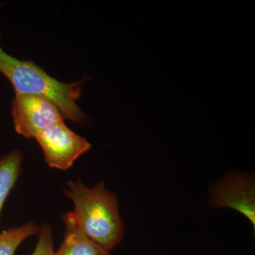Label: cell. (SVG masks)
Listing matches in <instances>:
<instances>
[{
	"label": "cell",
	"mask_w": 255,
	"mask_h": 255,
	"mask_svg": "<svg viewBox=\"0 0 255 255\" xmlns=\"http://www.w3.org/2000/svg\"><path fill=\"white\" fill-rule=\"evenodd\" d=\"M39 231L36 223L28 222L0 233V255H14L24 240L39 233Z\"/></svg>",
	"instance_id": "ba28073f"
},
{
	"label": "cell",
	"mask_w": 255,
	"mask_h": 255,
	"mask_svg": "<svg viewBox=\"0 0 255 255\" xmlns=\"http://www.w3.org/2000/svg\"><path fill=\"white\" fill-rule=\"evenodd\" d=\"M11 116L16 132L28 138H36L42 130L65 119L52 101L33 95H15Z\"/></svg>",
	"instance_id": "3957f363"
},
{
	"label": "cell",
	"mask_w": 255,
	"mask_h": 255,
	"mask_svg": "<svg viewBox=\"0 0 255 255\" xmlns=\"http://www.w3.org/2000/svg\"><path fill=\"white\" fill-rule=\"evenodd\" d=\"M65 194L73 201L72 215L80 231L107 251L118 246L124 236V223L117 196L106 189L103 181L93 188L70 181Z\"/></svg>",
	"instance_id": "6da1fadb"
},
{
	"label": "cell",
	"mask_w": 255,
	"mask_h": 255,
	"mask_svg": "<svg viewBox=\"0 0 255 255\" xmlns=\"http://www.w3.org/2000/svg\"><path fill=\"white\" fill-rule=\"evenodd\" d=\"M0 73L11 82L16 95L46 97L58 107L64 118L74 123H80L86 117L76 103L81 96L82 82L58 81L33 62L23 61L7 54L1 46Z\"/></svg>",
	"instance_id": "7a4b0ae2"
},
{
	"label": "cell",
	"mask_w": 255,
	"mask_h": 255,
	"mask_svg": "<svg viewBox=\"0 0 255 255\" xmlns=\"http://www.w3.org/2000/svg\"><path fill=\"white\" fill-rule=\"evenodd\" d=\"M36 139L48 166L63 170L70 168L92 147L86 139L70 130L64 122L42 130Z\"/></svg>",
	"instance_id": "277c9868"
},
{
	"label": "cell",
	"mask_w": 255,
	"mask_h": 255,
	"mask_svg": "<svg viewBox=\"0 0 255 255\" xmlns=\"http://www.w3.org/2000/svg\"><path fill=\"white\" fill-rule=\"evenodd\" d=\"M210 204L214 208H230L244 215L255 229V182L246 174H233L214 187Z\"/></svg>",
	"instance_id": "5b68a950"
},
{
	"label": "cell",
	"mask_w": 255,
	"mask_h": 255,
	"mask_svg": "<svg viewBox=\"0 0 255 255\" xmlns=\"http://www.w3.org/2000/svg\"><path fill=\"white\" fill-rule=\"evenodd\" d=\"M22 154L12 151L0 157V214L6 198L14 187L21 172Z\"/></svg>",
	"instance_id": "52a82bcc"
},
{
	"label": "cell",
	"mask_w": 255,
	"mask_h": 255,
	"mask_svg": "<svg viewBox=\"0 0 255 255\" xmlns=\"http://www.w3.org/2000/svg\"><path fill=\"white\" fill-rule=\"evenodd\" d=\"M31 255H55L51 229L43 226L39 231L38 243Z\"/></svg>",
	"instance_id": "9c48e42d"
},
{
	"label": "cell",
	"mask_w": 255,
	"mask_h": 255,
	"mask_svg": "<svg viewBox=\"0 0 255 255\" xmlns=\"http://www.w3.org/2000/svg\"><path fill=\"white\" fill-rule=\"evenodd\" d=\"M65 236L55 255H109L110 252L85 236L77 227L72 212L63 215Z\"/></svg>",
	"instance_id": "8992f818"
}]
</instances>
